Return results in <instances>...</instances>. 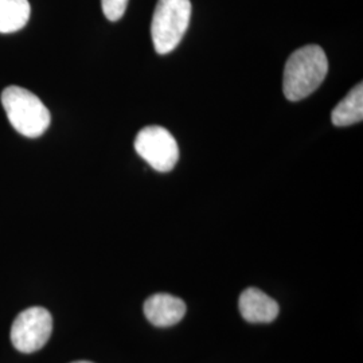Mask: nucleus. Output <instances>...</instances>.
<instances>
[{
  "instance_id": "9d476101",
  "label": "nucleus",
  "mask_w": 363,
  "mask_h": 363,
  "mask_svg": "<svg viewBox=\"0 0 363 363\" xmlns=\"http://www.w3.org/2000/svg\"><path fill=\"white\" fill-rule=\"evenodd\" d=\"M128 1L130 0H101L105 18L111 22L120 21L125 13Z\"/></svg>"
},
{
  "instance_id": "1a4fd4ad",
  "label": "nucleus",
  "mask_w": 363,
  "mask_h": 363,
  "mask_svg": "<svg viewBox=\"0 0 363 363\" xmlns=\"http://www.w3.org/2000/svg\"><path fill=\"white\" fill-rule=\"evenodd\" d=\"M28 0H0V33L11 34L22 30L30 19Z\"/></svg>"
},
{
  "instance_id": "6e6552de",
  "label": "nucleus",
  "mask_w": 363,
  "mask_h": 363,
  "mask_svg": "<svg viewBox=\"0 0 363 363\" xmlns=\"http://www.w3.org/2000/svg\"><path fill=\"white\" fill-rule=\"evenodd\" d=\"M363 118V85L359 82L334 108L331 120L335 127H349L361 123Z\"/></svg>"
},
{
  "instance_id": "7ed1b4c3",
  "label": "nucleus",
  "mask_w": 363,
  "mask_h": 363,
  "mask_svg": "<svg viewBox=\"0 0 363 363\" xmlns=\"http://www.w3.org/2000/svg\"><path fill=\"white\" fill-rule=\"evenodd\" d=\"M190 18V0H157L151 23L152 43L157 54H169L178 48L189 28Z\"/></svg>"
},
{
  "instance_id": "f03ea898",
  "label": "nucleus",
  "mask_w": 363,
  "mask_h": 363,
  "mask_svg": "<svg viewBox=\"0 0 363 363\" xmlns=\"http://www.w3.org/2000/svg\"><path fill=\"white\" fill-rule=\"evenodd\" d=\"M1 105L13 130L26 138H39L50 125L49 109L34 93L21 86L6 88Z\"/></svg>"
},
{
  "instance_id": "0eeeda50",
  "label": "nucleus",
  "mask_w": 363,
  "mask_h": 363,
  "mask_svg": "<svg viewBox=\"0 0 363 363\" xmlns=\"http://www.w3.org/2000/svg\"><path fill=\"white\" fill-rule=\"evenodd\" d=\"M144 315L156 327H171L179 323L186 315V304L169 294H156L144 303Z\"/></svg>"
},
{
  "instance_id": "f257e3e1",
  "label": "nucleus",
  "mask_w": 363,
  "mask_h": 363,
  "mask_svg": "<svg viewBox=\"0 0 363 363\" xmlns=\"http://www.w3.org/2000/svg\"><path fill=\"white\" fill-rule=\"evenodd\" d=\"M328 73L325 50L318 45H308L292 52L283 74V91L286 100L300 101L316 91Z\"/></svg>"
},
{
  "instance_id": "423d86ee",
  "label": "nucleus",
  "mask_w": 363,
  "mask_h": 363,
  "mask_svg": "<svg viewBox=\"0 0 363 363\" xmlns=\"http://www.w3.org/2000/svg\"><path fill=\"white\" fill-rule=\"evenodd\" d=\"M242 318L249 323H271L279 315V304L259 288H247L238 300Z\"/></svg>"
},
{
  "instance_id": "39448f33",
  "label": "nucleus",
  "mask_w": 363,
  "mask_h": 363,
  "mask_svg": "<svg viewBox=\"0 0 363 363\" xmlns=\"http://www.w3.org/2000/svg\"><path fill=\"white\" fill-rule=\"evenodd\" d=\"M135 150L159 172H169L179 159V148L175 138L159 125H150L140 130L135 139Z\"/></svg>"
},
{
  "instance_id": "20e7f679",
  "label": "nucleus",
  "mask_w": 363,
  "mask_h": 363,
  "mask_svg": "<svg viewBox=\"0 0 363 363\" xmlns=\"http://www.w3.org/2000/svg\"><path fill=\"white\" fill-rule=\"evenodd\" d=\"M52 331V313L42 307H31L15 318L10 337L16 350L31 354L48 343Z\"/></svg>"
},
{
  "instance_id": "9b49d317",
  "label": "nucleus",
  "mask_w": 363,
  "mask_h": 363,
  "mask_svg": "<svg viewBox=\"0 0 363 363\" xmlns=\"http://www.w3.org/2000/svg\"><path fill=\"white\" fill-rule=\"evenodd\" d=\"M72 363H93V362H88V361H78V362H72Z\"/></svg>"
}]
</instances>
